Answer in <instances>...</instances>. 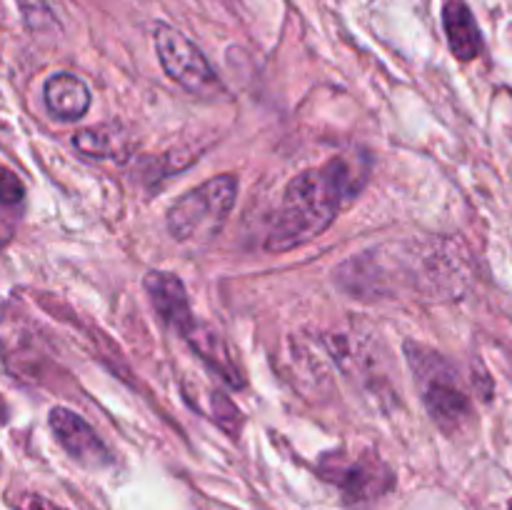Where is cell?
Returning <instances> with one entry per match:
<instances>
[{
  "instance_id": "obj_1",
  "label": "cell",
  "mask_w": 512,
  "mask_h": 510,
  "mask_svg": "<svg viewBox=\"0 0 512 510\" xmlns=\"http://www.w3.org/2000/svg\"><path fill=\"white\" fill-rule=\"evenodd\" d=\"M363 178L348 158H333L290 180L265 248L283 253L318 238L333 223L340 205L358 193Z\"/></svg>"
},
{
  "instance_id": "obj_11",
  "label": "cell",
  "mask_w": 512,
  "mask_h": 510,
  "mask_svg": "<svg viewBox=\"0 0 512 510\" xmlns=\"http://www.w3.org/2000/svg\"><path fill=\"white\" fill-rule=\"evenodd\" d=\"M73 145L90 158H120L128 150V140L118 128H88L73 135Z\"/></svg>"
},
{
  "instance_id": "obj_10",
  "label": "cell",
  "mask_w": 512,
  "mask_h": 510,
  "mask_svg": "<svg viewBox=\"0 0 512 510\" xmlns=\"http://www.w3.org/2000/svg\"><path fill=\"white\" fill-rule=\"evenodd\" d=\"M445 33H448L450 50L458 60H473L478 58L483 50V38H480L478 23H475L473 13L463 0H448L443 10Z\"/></svg>"
},
{
  "instance_id": "obj_7",
  "label": "cell",
  "mask_w": 512,
  "mask_h": 510,
  "mask_svg": "<svg viewBox=\"0 0 512 510\" xmlns=\"http://www.w3.org/2000/svg\"><path fill=\"white\" fill-rule=\"evenodd\" d=\"M145 290H148V298L150 303H153L155 313H158L170 328L183 333V330L195 320L183 280L175 273L150 270V273L145 275Z\"/></svg>"
},
{
  "instance_id": "obj_15",
  "label": "cell",
  "mask_w": 512,
  "mask_h": 510,
  "mask_svg": "<svg viewBox=\"0 0 512 510\" xmlns=\"http://www.w3.org/2000/svg\"><path fill=\"white\" fill-rule=\"evenodd\" d=\"M8 413H10V410H8V403H5L3 395H0V425H3L5 420H8Z\"/></svg>"
},
{
  "instance_id": "obj_16",
  "label": "cell",
  "mask_w": 512,
  "mask_h": 510,
  "mask_svg": "<svg viewBox=\"0 0 512 510\" xmlns=\"http://www.w3.org/2000/svg\"><path fill=\"white\" fill-rule=\"evenodd\" d=\"M510 510H512V508H510Z\"/></svg>"
},
{
  "instance_id": "obj_12",
  "label": "cell",
  "mask_w": 512,
  "mask_h": 510,
  "mask_svg": "<svg viewBox=\"0 0 512 510\" xmlns=\"http://www.w3.org/2000/svg\"><path fill=\"white\" fill-rule=\"evenodd\" d=\"M18 3L20 15H23L25 25L35 33H43V30H53L55 25V13L50 10L48 0H15Z\"/></svg>"
},
{
  "instance_id": "obj_8",
  "label": "cell",
  "mask_w": 512,
  "mask_h": 510,
  "mask_svg": "<svg viewBox=\"0 0 512 510\" xmlns=\"http://www.w3.org/2000/svg\"><path fill=\"white\" fill-rule=\"evenodd\" d=\"M183 338L188 340L190 348L198 353V358L203 360V363H208L210 370H215V373H218L225 383L233 385V388H243L245 385L243 373H240V368H238V363H235L233 353H230L228 343L220 338L218 330H213L210 325L200 323V320H193V323L183 330Z\"/></svg>"
},
{
  "instance_id": "obj_6",
  "label": "cell",
  "mask_w": 512,
  "mask_h": 510,
  "mask_svg": "<svg viewBox=\"0 0 512 510\" xmlns=\"http://www.w3.org/2000/svg\"><path fill=\"white\" fill-rule=\"evenodd\" d=\"M48 423L58 443L68 450L70 458L88 465V468H103L110 463V450L78 413L68 408H53L48 415Z\"/></svg>"
},
{
  "instance_id": "obj_9",
  "label": "cell",
  "mask_w": 512,
  "mask_h": 510,
  "mask_svg": "<svg viewBox=\"0 0 512 510\" xmlns=\"http://www.w3.org/2000/svg\"><path fill=\"white\" fill-rule=\"evenodd\" d=\"M45 105L60 120H78L90 108V90L78 75L53 73L43 88Z\"/></svg>"
},
{
  "instance_id": "obj_4",
  "label": "cell",
  "mask_w": 512,
  "mask_h": 510,
  "mask_svg": "<svg viewBox=\"0 0 512 510\" xmlns=\"http://www.w3.org/2000/svg\"><path fill=\"white\" fill-rule=\"evenodd\" d=\"M153 43L160 65L180 88L193 95H210L218 90L220 83L215 78V70L188 35H183L173 25L158 23L153 28Z\"/></svg>"
},
{
  "instance_id": "obj_5",
  "label": "cell",
  "mask_w": 512,
  "mask_h": 510,
  "mask_svg": "<svg viewBox=\"0 0 512 510\" xmlns=\"http://www.w3.org/2000/svg\"><path fill=\"white\" fill-rule=\"evenodd\" d=\"M320 473L338 485L348 503H373L393 488V473L375 453H330L320 463Z\"/></svg>"
},
{
  "instance_id": "obj_14",
  "label": "cell",
  "mask_w": 512,
  "mask_h": 510,
  "mask_svg": "<svg viewBox=\"0 0 512 510\" xmlns=\"http://www.w3.org/2000/svg\"><path fill=\"white\" fill-rule=\"evenodd\" d=\"M15 508L18 510H65L60 508V505L50 503V500H45L43 495H23V498H18V503H15Z\"/></svg>"
},
{
  "instance_id": "obj_3",
  "label": "cell",
  "mask_w": 512,
  "mask_h": 510,
  "mask_svg": "<svg viewBox=\"0 0 512 510\" xmlns=\"http://www.w3.org/2000/svg\"><path fill=\"white\" fill-rule=\"evenodd\" d=\"M405 350H408V360L413 365L415 378H418L425 408L430 410L435 423L448 433L465 425L473 410H470L468 395L460 388L453 365L423 345L408 343Z\"/></svg>"
},
{
  "instance_id": "obj_2",
  "label": "cell",
  "mask_w": 512,
  "mask_h": 510,
  "mask_svg": "<svg viewBox=\"0 0 512 510\" xmlns=\"http://www.w3.org/2000/svg\"><path fill=\"white\" fill-rule=\"evenodd\" d=\"M235 195H238L235 175H218V178L205 180L198 188L188 190L183 198L175 200L173 208L168 210V218H165L168 233L180 243L210 238L228 220Z\"/></svg>"
},
{
  "instance_id": "obj_13",
  "label": "cell",
  "mask_w": 512,
  "mask_h": 510,
  "mask_svg": "<svg viewBox=\"0 0 512 510\" xmlns=\"http://www.w3.org/2000/svg\"><path fill=\"white\" fill-rule=\"evenodd\" d=\"M23 195H25V188L23 183H20L18 175H15L10 168H3V165H0V203L15 205L23 200Z\"/></svg>"
}]
</instances>
